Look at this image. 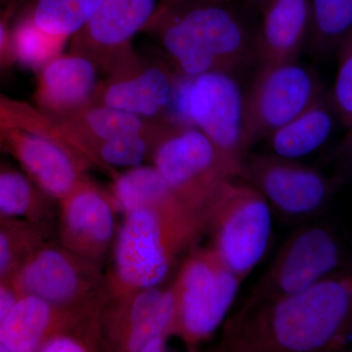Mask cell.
I'll list each match as a JSON object with an SVG mask.
<instances>
[{
    "label": "cell",
    "instance_id": "cell-16",
    "mask_svg": "<svg viewBox=\"0 0 352 352\" xmlns=\"http://www.w3.org/2000/svg\"><path fill=\"white\" fill-rule=\"evenodd\" d=\"M177 75L164 67L149 66L131 78L113 83L104 103L142 119H153L170 111Z\"/></svg>",
    "mask_w": 352,
    "mask_h": 352
},
{
    "label": "cell",
    "instance_id": "cell-30",
    "mask_svg": "<svg viewBox=\"0 0 352 352\" xmlns=\"http://www.w3.org/2000/svg\"><path fill=\"white\" fill-rule=\"evenodd\" d=\"M17 298L7 287L0 284V325L13 307Z\"/></svg>",
    "mask_w": 352,
    "mask_h": 352
},
{
    "label": "cell",
    "instance_id": "cell-22",
    "mask_svg": "<svg viewBox=\"0 0 352 352\" xmlns=\"http://www.w3.org/2000/svg\"><path fill=\"white\" fill-rule=\"evenodd\" d=\"M173 194L154 166H139L117 178L111 200L115 208L126 214L166 200Z\"/></svg>",
    "mask_w": 352,
    "mask_h": 352
},
{
    "label": "cell",
    "instance_id": "cell-36",
    "mask_svg": "<svg viewBox=\"0 0 352 352\" xmlns=\"http://www.w3.org/2000/svg\"><path fill=\"white\" fill-rule=\"evenodd\" d=\"M0 352H8V349H6L1 340H0Z\"/></svg>",
    "mask_w": 352,
    "mask_h": 352
},
{
    "label": "cell",
    "instance_id": "cell-1",
    "mask_svg": "<svg viewBox=\"0 0 352 352\" xmlns=\"http://www.w3.org/2000/svg\"><path fill=\"white\" fill-rule=\"evenodd\" d=\"M352 324V274L240 309L227 321L220 351L314 352L339 346Z\"/></svg>",
    "mask_w": 352,
    "mask_h": 352
},
{
    "label": "cell",
    "instance_id": "cell-8",
    "mask_svg": "<svg viewBox=\"0 0 352 352\" xmlns=\"http://www.w3.org/2000/svg\"><path fill=\"white\" fill-rule=\"evenodd\" d=\"M339 241L320 226L300 227L284 243L242 307L293 295L335 274L342 263Z\"/></svg>",
    "mask_w": 352,
    "mask_h": 352
},
{
    "label": "cell",
    "instance_id": "cell-21",
    "mask_svg": "<svg viewBox=\"0 0 352 352\" xmlns=\"http://www.w3.org/2000/svg\"><path fill=\"white\" fill-rule=\"evenodd\" d=\"M310 10L308 47L319 56L337 52L352 32V0H310Z\"/></svg>",
    "mask_w": 352,
    "mask_h": 352
},
{
    "label": "cell",
    "instance_id": "cell-9",
    "mask_svg": "<svg viewBox=\"0 0 352 352\" xmlns=\"http://www.w3.org/2000/svg\"><path fill=\"white\" fill-rule=\"evenodd\" d=\"M323 94L314 69L298 60L258 65L245 92L248 129L254 144L295 119Z\"/></svg>",
    "mask_w": 352,
    "mask_h": 352
},
{
    "label": "cell",
    "instance_id": "cell-5",
    "mask_svg": "<svg viewBox=\"0 0 352 352\" xmlns=\"http://www.w3.org/2000/svg\"><path fill=\"white\" fill-rule=\"evenodd\" d=\"M206 231L210 248L243 282L267 251L272 232L270 204L245 180L229 178L206 210Z\"/></svg>",
    "mask_w": 352,
    "mask_h": 352
},
{
    "label": "cell",
    "instance_id": "cell-18",
    "mask_svg": "<svg viewBox=\"0 0 352 352\" xmlns=\"http://www.w3.org/2000/svg\"><path fill=\"white\" fill-rule=\"evenodd\" d=\"M18 153L25 168L52 198L62 201L80 184L71 157L50 138L38 134L23 136Z\"/></svg>",
    "mask_w": 352,
    "mask_h": 352
},
{
    "label": "cell",
    "instance_id": "cell-2",
    "mask_svg": "<svg viewBox=\"0 0 352 352\" xmlns=\"http://www.w3.org/2000/svg\"><path fill=\"white\" fill-rule=\"evenodd\" d=\"M248 11L252 10L235 0L160 3L149 25L157 32L176 75L237 73L256 63V29Z\"/></svg>",
    "mask_w": 352,
    "mask_h": 352
},
{
    "label": "cell",
    "instance_id": "cell-24",
    "mask_svg": "<svg viewBox=\"0 0 352 352\" xmlns=\"http://www.w3.org/2000/svg\"><path fill=\"white\" fill-rule=\"evenodd\" d=\"M85 122L90 132L101 142L147 132L142 118L105 104L91 109L87 113Z\"/></svg>",
    "mask_w": 352,
    "mask_h": 352
},
{
    "label": "cell",
    "instance_id": "cell-23",
    "mask_svg": "<svg viewBox=\"0 0 352 352\" xmlns=\"http://www.w3.org/2000/svg\"><path fill=\"white\" fill-rule=\"evenodd\" d=\"M102 0H36L32 21L39 29L66 38L87 27Z\"/></svg>",
    "mask_w": 352,
    "mask_h": 352
},
{
    "label": "cell",
    "instance_id": "cell-35",
    "mask_svg": "<svg viewBox=\"0 0 352 352\" xmlns=\"http://www.w3.org/2000/svg\"><path fill=\"white\" fill-rule=\"evenodd\" d=\"M3 39H4L3 28H2L1 24H0V46H1L2 43H3Z\"/></svg>",
    "mask_w": 352,
    "mask_h": 352
},
{
    "label": "cell",
    "instance_id": "cell-28",
    "mask_svg": "<svg viewBox=\"0 0 352 352\" xmlns=\"http://www.w3.org/2000/svg\"><path fill=\"white\" fill-rule=\"evenodd\" d=\"M34 200L31 184L16 173H0V214L19 217L29 212Z\"/></svg>",
    "mask_w": 352,
    "mask_h": 352
},
{
    "label": "cell",
    "instance_id": "cell-27",
    "mask_svg": "<svg viewBox=\"0 0 352 352\" xmlns=\"http://www.w3.org/2000/svg\"><path fill=\"white\" fill-rule=\"evenodd\" d=\"M157 141L159 139L150 140L147 133L112 139L102 142L100 156L106 164L112 166L136 168L142 166L150 150L154 151Z\"/></svg>",
    "mask_w": 352,
    "mask_h": 352
},
{
    "label": "cell",
    "instance_id": "cell-26",
    "mask_svg": "<svg viewBox=\"0 0 352 352\" xmlns=\"http://www.w3.org/2000/svg\"><path fill=\"white\" fill-rule=\"evenodd\" d=\"M338 69L330 98L338 119L352 129V32L337 52Z\"/></svg>",
    "mask_w": 352,
    "mask_h": 352
},
{
    "label": "cell",
    "instance_id": "cell-32",
    "mask_svg": "<svg viewBox=\"0 0 352 352\" xmlns=\"http://www.w3.org/2000/svg\"><path fill=\"white\" fill-rule=\"evenodd\" d=\"M243 2V4L245 7L250 9V10L254 11V12H258L263 8L265 2L267 0H241Z\"/></svg>",
    "mask_w": 352,
    "mask_h": 352
},
{
    "label": "cell",
    "instance_id": "cell-15",
    "mask_svg": "<svg viewBox=\"0 0 352 352\" xmlns=\"http://www.w3.org/2000/svg\"><path fill=\"white\" fill-rule=\"evenodd\" d=\"M68 308L55 307L38 296L24 295L16 300L0 325V340L8 352L38 351L44 340L66 323Z\"/></svg>",
    "mask_w": 352,
    "mask_h": 352
},
{
    "label": "cell",
    "instance_id": "cell-34",
    "mask_svg": "<svg viewBox=\"0 0 352 352\" xmlns=\"http://www.w3.org/2000/svg\"><path fill=\"white\" fill-rule=\"evenodd\" d=\"M188 1V0H160L161 4H173L178 2Z\"/></svg>",
    "mask_w": 352,
    "mask_h": 352
},
{
    "label": "cell",
    "instance_id": "cell-6",
    "mask_svg": "<svg viewBox=\"0 0 352 352\" xmlns=\"http://www.w3.org/2000/svg\"><path fill=\"white\" fill-rule=\"evenodd\" d=\"M241 284L212 248L192 252L171 285L176 335L190 349L210 339L226 318Z\"/></svg>",
    "mask_w": 352,
    "mask_h": 352
},
{
    "label": "cell",
    "instance_id": "cell-20",
    "mask_svg": "<svg viewBox=\"0 0 352 352\" xmlns=\"http://www.w3.org/2000/svg\"><path fill=\"white\" fill-rule=\"evenodd\" d=\"M96 80L94 65L87 58H55L44 69L41 78L44 98L56 108L76 107L92 94Z\"/></svg>",
    "mask_w": 352,
    "mask_h": 352
},
{
    "label": "cell",
    "instance_id": "cell-13",
    "mask_svg": "<svg viewBox=\"0 0 352 352\" xmlns=\"http://www.w3.org/2000/svg\"><path fill=\"white\" fill-rule=\"evenodd\" d=\"M256 28V63L298 61L309 38L310 0H267Z\"/></svg>",
    "mask_w": 352,
    "mask_h": 352
},
{
    "label": "cell",
    "instance_id": "cell-29",
    "mask_svg": "<svg viewBox=\"0 0 352 352\" xmlns=\"http://www.w3.org/2000/svg\"><path fill=\"white\" fill-rule=\"evenodd\" d=\"M88 346L82 340L74 336L56 333L44 340L38 351L43 352H85Z\"/></svg>",
    "mask_w": 352,
    "mask_h": 352
},
{
    "label": "cell",
    "instance_id": "cell-3",
    "mask_svg": "<svg viewBox=\"0 0 352 352\" xmlns=\"http://www.w3.org/2000/svg\"><path fill=\"white\" fill-rule=\"evenodd\" d=\"M124 215L116 237L113 287L126 298L164 283L180 254L206 232V217L175 194Z\"/></svg>",
    "mask_w": 352,
    "mask_h": 352
},
{
    "label": "cell",
    "instance_id": "cell-4",
    "mask_svg": "<svg viewBox=\"0 0 352 352\" xmlns=\"http://www.w3.org/2000/svg\"><path fill=\"white\" fill-rule=\"evenodd\" d=\"M170 124L194 126L212 140L239 175L254 145L245 113V94L235 73L177 76Z\"/></svg>",
    "mask_w": 352,
    "mask_h": 352
},
{
    "label": "cell",
    "instance_id": "cell-25",
    "mask_svg": "<svg viewBox=\"0 0 352 352\" xmlns=\"http://www.w3.org/2000/svg\"><path fill=\"white\" fill-rule=\"evenodd\" d=\"M64 38L43 31L30 20L17 32L16 52L23 63L34 67L41 66L53 60Z\"/></svg>",
    "mask_w": 352,
    "mask_h": 352
},
{
    "label": "cell",
    "instance_id": "cell-19",
    "mask_svg": "<svg viewBox=\"0 0 352 352\" xmlns=\"http://www.w3.org/2000/svg\"><path fill=\"white\" fill-rule=\"evenodd\" d=\"M159 6L160 0H102L85 29L95 43L117 47L149 25Z\"/></svg>",
    "mask_w": 352,
    "mask_h": 352
},
{
    "label": "cell",
    "instance_id": "cell-10",
    "mask_svg": "<svg viewBox=\"0 0 352 352\" xmlns=\"http://www.w3.org/2000/svg\"><path fill=\"white\" fill-rule=\"evenodd\" d=\"M238 177L261 192L282 219L300 221L320 212L332 184L312 166L272 154H250Z\"/></svg>",
    "mask_w": 352,
    "mask_h": 352
},
{
    "label": "cell",
    "instance_id": "cell-7",
    "mask_svg": "<svg viewBox=\"0 0 352 352\" xmlns=\"http://www.w3.org/2000/svg\"><path fill=\"white\" fill-rule=\"evenodd\" d=\"M154 168L178 198L206 215L221 186L238 171L200 129L171 124L153 151Z\"/></svg>",
    "mask_w": 352,
    "mask_h": 352
},
{
    "label": "cell",
    "instance_id": "cell-33",
    "mask_svg": "<svg viewBox=\"0 0 352 352\" xmlns=\"http://www.w3.org/2000/svg\"><path fill=\"white\" fill-rule=\"evenodd\" d=\"M346 144L347 152H349V156H351L352 160V129H349V134H347Z\"/></svg>",
    "mask_w": 352,
    "mask_h": 352
},
{
    "label": "cell",
    "instance_id": "cell-31",
    "mask_svg": "<svg viewBox=\"0 0 352 352\" xmlns=\"http://www.w3.org/2000/svg\"><path fill=\"white\" fill-rule=\"evenodd\" d=\"M12 258V245L6 233L0 231V271L10 263Z\"/></svg>",
    "mask_w": 352,
    "mask_h": 352
},
{
    "label": "cell",
    "instance_id": "cell-17",
    "mask_svg": "<svg viewBox=\"0 0 352 352\" xmlns=\"http://www.w3.org/2000/svg\"><path fill=\"white\" fill-rule=\"evenodd\" d=\"M336 118L330 98L322 95L298 117L266 138L270 154L296 161L312 154L330 138Z\"/></svg>",
    "mask_w": 352,
    "mask_h": 352
},
{
    "label": "cell",
    "instance_id": "cell-14",
    "mask_svg": "<svg viewBox=\"0 0 352 352\" xmlns=\"http://www.w3.org/2000/svg\"><path fill=\"white\" fill-rule=\"evenodd\" d=\"M126 302L122 346L126 351H166L175 333L176 305L173 287H152L129 296Z\"/></svg>",
    "mask_w": 352,
    "mask_h": 352
},
{
    "label": "cell",
    "instance_id": "cell-11",
    "mask_svg": "<svg viewBox=\"0 0 352 352\" xmlns=\"http://www.w3.org/2000/svg\"><path fill=\"white\" fill-rule=\"evenodd\" d=\"M61 203L64 244L69 251L87 259L103 256L115 237L112 200L94 187L80 183Z\"/></svg>",
    "mask_w": 352,
    "mask_h": 352
},
{
    "label": "cell",
    "instance_id": "cell-12",
    "mask_svg": "<svg viewBox=\"0 0 352 352\" xmlns=\"http://www.w3.org/2000/svg\"><path fill=\"white\" fill-rule=\"evenodd\" d=\"M80 256L57 248H45L32 256L21 270L18 285L24 295L38 296L61 308L82 302L89 291V271Z\"/></svg>",
    "mask_w": 352,
    "mask_h": 352
}]
</instances>
